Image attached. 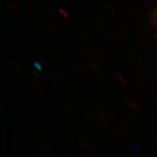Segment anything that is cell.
<instances>
[{"label":"cell","mask_w":157,"mask_h":157,"mask_svg":"<svg viewBox=\"0 0 157 157\" xmlns=\"http://www.w3.org/2000/svg\"><path fill=\"white\" fill-rule=\"evenodd\" d=\"M56 5H57V6H58V7H62V4L60 3L59 2H57V3H56Z\"/></svg>","instance_id":"cell-56"},{"label":"cell","mask_w":157,"mask_h":157,"mask_svg":"<svg viewBox=\"0 0 157 157\" xmlns=\"http://www.w3.org/2000/svg\"><path fill=\"white\" fill-rule=\"evenodd\" d=\"M48 77H50L51 79H52L53 81H56V78H55V77H54L52 75V73H48Z\"/></svg>","instance_id":"cell-34"},{"label":"cell","mask_w":157,"mask_h":157,"mask_svg":"<svg viewBox=\"0 0 157 157\" xmlns=\"http://www.w3.org/2000/svg\"><path fill=\"white\" fill-rule=\"evenodd\" d=\"M48 118H49V119H50V120H51V121H52V122H55V123L56 122V120L55 119V118L52 117V116H49Z\"/></svg>","instance_id":"cell-45"},{"label":"cell","mask_w":157,"mask_h":157,"mask_svg":"<svg viewBox=\"0 0 157 157\" xmlns=\"http://www.w3.org/2000/svg\"><path fill=\"white\" fill-rule=\"evenodd\" d=\"M68 50H69V51H70V52H71V55H73V56H75V57H77V55H76V53L74 52V51H73V50H71V49H70V48H69L68 49Z\"/></svg>","instance_id":"cell-35"},{"label":"cell","mask_w":157,"mask_h":157,"mask_svg":"<svg viewBox=\"0 0 157 157\" xmlns=\"http://www.w3.org/2000/svg\"><path fill=\"white\" fill-rule=\"evenodd\" d=\"M83 98H84L86 100H87V101H88V102H89V103H92V101H91V100H90V98H88L87 96L84 95V96H83Z\"/></svg>","instance_id":"cell-36"},{"label":"cell","mask_w":157,"mask_h":157,"mask_svg":"<svg viewBox=\"0 0 157 157\" xmlns=\"http://www.w3.org/2000/svg\"><path fill=\"white\" fill-rule=\"evenodd\" d=\"M33 19L34 20V21H35L37 24H39V25H40L41 24V22H39V19L38 18H37L36 17H33Z\"/></svg>","instance_id":"cell-33"},{"label":"cell","mask_w":157,"mask_h":157,"mask_svg":"<svg viewBox=\"0 0 157 157\" xmlns=\"http://www.w3.org/2000/svg\"><path fill=\"white\" fill-rule=\"evenodd\" d=\"M35 121H36V122H39V123H40V124H42L41 122H40V120H39V119H35Z\"/></svg>","instance_id":"cell-55"},{"label":"cell","mask_w":157,"mask_h":157,"mask_svg":"<svg viewBox=\"0 0 157 157\" xmlns=\"http://www.w3.org/2000/svg\"><path fill=\"white\" fill-rule=\"evenodd\" d=\"M58 11H59V13H60L62 15L63 17H65V18H68V14L66 13V11H65L64 9H62V8H59V9H58Z\"/></svg>","instance_id":"cell-3"},{"label":"cell","mask_w":157,"mask_h":157,"mask_svg":"<svg viewBox=\"0 0 157 157\" xmlns=\"http://www.w3.org/2000/svg\"><path fill=\"white\" fill-rule=\"evenodd\" d=\"M79 68H80V70H81V71L82 72V73H85V74L86 75H87V76H88V77H89L90 76V75L89 74H88V71L85 70V69L84 68V67H83L82 66H79Z\"/></svg>","instance_id":"cell-14"},{"label":"cell","mask_w":157,"mask_h":157,"mask_svg":"<svg viewBox=\"0 0 157 157\" xmlns=\"http://www.w3.org/2000/svg\"><path fill=\"white\" fill-rule=\"evenodd\" d=\"M121 25L123 26L125 29H128V28H127V27H126V25H125L124 24V23H123V22H121Z\"/></svg>","instance_id":"cell-52"},{"label":"cell","mask_w":157,"mask_h":157,"mask_svg":"<svg viewBox=\"0 0 157 157\" xmlns=\"http://www.w3.org/2000/svg\"><path fill=\"white\" fill-rule=\"evenodd\" d=\"M26 3H27L28 4H29V6H33V3L31 1V0H26Z\"/></svg>","instance_id":"cell-42"},{"label":"cell","mask_w":157,"mask_h":157,"mask_svg":"<svg viewBox=\"0 0 157 157\" xmlns=\"http://www.w3.org/2000/svg\"><path fill=\"white\" fill-rule=\"evenodd\" d=\"M111 133L114 136H115L116 137H119V134H118L117 132L116 131H115L114 130H111Z\"/></svg>","instance_id":"cell-37"},{"label":"cell","mask_w":157,"mask_h":157,"mask_svg":"<svg viewBox=\"0 0 157 157\" xmlns=\"http://www.w3.org/2000/svg\"><path fill=\"white\" fill-rule=\"evenodd\" d=\"M63 75H65V76H66V77L67 78H69V79H70V78H70V76H69V75H67V73H66V72H64V73H63Z\"/></svg>","instance_id":"cell-50"},{"label":"cell","mask_w":157,"mask_h":157,"mask_svg":"<svg viewBox=\"0 0 157 157\" xmlns=\"http://www.w3.org/2000/svg\"><path fill=\"white\" fill-rule=\"evenodd\" d=\"M24 151H25L26 153H28V154H29V155H32V153L31 152V151L30 150H29L28 148H24Z\"/></svg>","instance_id":"cell-43"},{"label":"cell","mask_w":157,"mask_h":157,"mask_svg":"<svg viewBox=\"0 0 157 157\" xmlns=\"http://www.w3.org/2000/svg\"><path fill=\"white\" fill-rule=\"evenodd\" d=\"M13 2L14 4H15L16 6H17L18 7H19L20 6H20V4H19V3H18L17 1H15V0H14V1H13Z\"/></svg>","instance_id":"cell-48"},{"label":"cell","mask_w":157,"mask_h":157,"mask_svg":"<svg viewBox=\"0 0 157 157\" xmlns=\"http://www.w3.org/2000/svg\"><path fill=\"white\" fill-rule=\"evenodd\" d=\"M45 9L47 10V12H48V13H49V14H51V15H52V16L54 15V13H52V11H51V9H49L48 8H47V7H45Z\"/></svg>","instance_id":"cell-40"},{"label":"cell","mask_w":157,"mask_h":157,"mask_svg":"<svg viewBox=\"0 0 157 157\" xmlns=\"http://www.w3.org/2000/svg\"><path fill=\"white\" fill-rule=\"evenodd\" d=\"M108 116H109V117L111 119H112L113 121H116V119H115V117L113 115H111V114H108Z\"/></svg>","instance_id":"cell-38"},{"label":"cell","mask_w":157,"mask_h":157,"mask_svg":"<svg viewBox=\"0 0 157 157\" xmlns=\"http://www.w3.org/2000/svg\"><path fill=\"white\" fill-rule=\"evenodd\" d=\"M33 131L35 132V133H36L37 135H41V133L40 132H39V130H37V128H33Z\"/></svg>","instance_id":"cell-32"},{"label":"cell","mask_w":157,"mask_h":157,"mask_svg":"<svg viewBox=\"0 0 157 157\" xmlns=\"http://www.w3.org/2000/svg\"><path fill=\"white\" fill-rule=\"evenodd\" d=\"M92 49H93V51H94V52H95V55H98V56H103L102 53L101 52V51H100V49H99V48H97V47H93V48H92Z\"/></svg>","instance_id":"cell-5"},{"label":"cell","mask_w":157,"mask_h":157,"mask_svg":"<svg viewBox=\"0 0 157 157\" xmlns=\"http://www.w3.org/2000/svg\"><path fill=\"white\" fill-rule=\"evenodd\" d=\"M86 118H87V119H88V121H90L91 122H92V123H96V120L93 119V118H92L90 116L86 115Z\"/></svg>","instance_id":"cell-17"},{"label":"cell","mask_w":157,"mask_h":157,"mask_svg":"<svg viewBox=\"0 0 157 157\" xmlns=\"http://www.w3.org/2000/svg\"><path fill=\"white\" fill-rule=\"evenodd\" d=\"M50 58H51V60L54 62V63H55L56 64H58V60H56V59L54 58V57H52V56H50Z\"/></svg>","instance_id":"cell-31"},{"label":"cell","mask_w":157,"mask_h":157,"mask_svg":"<svg viewBox=\"0 0 157 157\" xmlns=\"http://www.w3.org/2000/svg\"><path fill=\"white\" fill-rule=\"evenodd\" d=\"M33 66L34 68H36V70H37L38 71H43L41 63L39 62H33Z\"/></svg>","instance_id":"cell-2"},{"label":"cell","mask_w":157,"mask_h":157,"mask_svg":"<svg viewBox=\"0 0 157 157\" xmlns=\"http://www.w3.org/2000/svg\"><path fill=\"white\" fill-rule=\"evenodd\" d=\"M98 117H100V119L102 121V122H106V123H107V120H106V119H105V118L104 117V116H103V115H101V114H99V115H98Z\"/></svg>","instance_id":"cell-22"},{"label":"cell","mask_w":157,"mask_h":157,"mask_svg":"<svg viewBox=\"0 0 157 157\" xmlns=\"http://www.w3.org/2000/svg\"><path fill=\"white\" fill-rule=\"evenodd\" d=\"M11 63H12V65L14 67H15V68H17V69H18V70H21V66H20L18 64V63L15 62V61H14V60H12L11 62Z\"/></svg>","instance_id":"cell-10"},{"label":"cell","mask_w":157,"mask_h":157,"mask_svg":"<svg viewBox=\"0 0 157 157\" xmlns=\"http://www.w3.org/2000/svg\"><path fill=\"white\" fill-rule=\"evenodd\" d=\"M43 126V127L44 128H45L46 129V130H47L48 131H49V132H51V129L50 128H48V126H47V125H46V124H41Z\"/></svg>","instance_id":"cell-41"},{"label":"cell","mask_w":157,"mask_h":157,"mask_svg":"<svg viewBox=\"0 0 157 157\" xmlns=\"http://www.w3.org/2000/svg\"><path fill=\"white\" fill-rule=\"evenodd\" d=\"M91 66L92 67V68L94 69V70L97 72V73H100V68L98 67L96 63H95L94 62H92L91 63Z\"/></svg>","instance_id":"cell-4"},{"label":"cell","mask_w":157,"mask_h":157,"mask_svg":"<svg viewBox=\"0 0 157 157\" xmlns=\"http://www.w3.org/2000/svg\"><path fill=\"white\" fill-rule=\"evenodd\" d=\"M9 6H11V7L13 9H14V11H16L17 12H18V11H19V8H18L13 2H10L9 4Z\"/></svg>","instance_id":"cell-6"},{"label":"cell","mask_w":157,"mask_h":157,"mask_svg":"<svg viewBox=\"0 0 157 157\" xmlns=\"http://www.w3.org/2000/svg\"><path fill=\"white\" fill-rule=\"evenodd\" d=\"M73 67L75 69V70L77 71V72H78V73H80L81 71V70H80V68L79 67H78L76 65H75V64H73Z\"/></svg>","instance_id":"cell-29"},{"label":"cell","mask_w":157,"mask_h":157,"mask_svg":"<svg viewBox=\"0 0 157 157\" xmlns=\"http://www.w3.org/2000/svg\"><path fill=\"white\" fill-rule=\"evenodd\" d=\"M14 60H15V62L18 63H18H19V64H21V63H22V62H21V60H18V58H15V59H14Z\"/></svg>","instance_id":"cell-46"},{"label":"cell","mask_w":157,"mask_h":157,"mask_svg":"<svg viewBox=\"0 0 157 157\" xmlns=\"http://www.w3.org/2000/svg\"><path fill=\"white\" fill-rule=\"evenodd\" d=\"M97 15H98V18H99L102 22H106V18L104 16H103L102 14H97Z\"/></svg>","instance_id":"cell-16"},{"label":"cell","mask_w":157,"mask_h":157,"mask_svg":"<svg viewBox=\"0 0 157 157\" xmlns=\"http://www.w3.org/2000/svg\"><path fill=\"white\" fill-rule=\"evenodd\" d=\"M101 124H102V125L104 126L106 129H107V130H110V127L108 126V124L106 123V122H101Z\"/></svg>","instance_id":"cell-28"},{"label":"cell","mask_w":157,"mask_h":157,"mask_svg":"<svg viewBox=\"0 0 157 157\" xmlns=\"http://www.w3.org/2000/svg\"><path fill=\"white\" fill-rule=\"evenodd\" d=\"M98 109H99V111L101 112V113H104V111H103V109H101V108H100V107H98Z\"/></svg>","instance_id":"cell-53"},{"label":"cell","mask_w":157,"mask_h":157,"mask_svg":"<svg viewBox=\"0 0 157 157\" xmlns=\"http://www.w3.org/2000/svg\"><path fill=\"white\" fill-rule=\"evenodd\" d=\"M42 149H43V151L45 152V153H46L47 154H48V155H52V152L49 150V149H48L47 148H46V147H43L42 148Z\"/></svg>","instance_id":"cell-15"},{"label":"cell","mask_w":157,"mask_h":157,"mask_svg":"<svg viewBox=\"0 0 157 157\" xmlns=\"http://www.w3.org/2000/svg\"><path fill=\"white\" fill-rule=\"evenodd\" d=\"M117 37L118 38H119V39H120V40H121V41H122V42H123V41H124V39H122V36H121V35H119V34H117Z\"/></svg>","instance_id":"cell-44"},{"label":"cell","mask_w":157,"mask_h":157,"mask_svg":"<svg viewBox=\"0 0 157 157\" xmlns=\"http://www.w3.org/2000/svg\"><path fill=\"white\" fill-rule=\"evenodd\" d=\"M107 7H109V9L111 10V11L113 12V13H115V9H114V8L110 4H109V3H107Z\"/></svg>","instance_id":"cell-26"},{"label":"cell","mask_w":157,"mask_h":157,"mask_svg":"<svg viewBox=\"0 0 157 157\" xmlns=\"http://www.w3.org/2000/svg\"><path fill=\"white\" fill-rule=\"evenodd\" d=\"M92 26H94L95 28H96V29L97 31H99V32H100V30H101V29H100V26L98 25L97 24H96L95 22H92Z\"/></svg>","instance_id":"cell-20"},{"label":"cell","mask_w":157,"mask_h":157,"mask_svg":"<svg viewBox=\"0 0 157 157\" xmlns=\"http://www.w3.org/2000/svg\"><path fill=\"white\" fill-rule=\"evenodd\" d=\"M64 110L67 113H68L69 115H71V116L74 115V113H73L70 109H69V108H65Z\"/></svg>","instance_id":"cell-19"},{"label":"cell","mask_w":157,"mask_h":157,"mask_svg":"<svg viewBox=\"0 0 157 157\" xmlns=\"http://www.w3.org/2000/svg\"><path fill=\"white\" fill-rule=\"evenodd\" d=\"M78 139L79 140V141H81L80 145L82 147H83V148L85 149H87V150H92V147L89 144V143H88V142L84 138V137L82 136H78Z\"/></svg>","instance_id":"cell-1"},{"label":"cell","mask_w":157,"mask_h":157,"mask_svg":"<svg viewBox=\"0 0 157 157\" xmlns=\"http://www.w3.org/2000/svg\"><path fill=\"white\" fill-rule=\"evenodd\" d=\"M14 74L17 75L19 78H23V77H22V75H21V73H20V72H18V71L14 70Z\"/></svg>","instance_id":"cell-24"},{"label":"cell","mask_w":157,"mask_h":157,"mask_svg":"<svg viewBox=\"0 0 157 157\" xmlns=\"http://www.w3.org/2000/svg\"><path fill=\"white\" fill-rule=\"evenodd\" d=\"M21 36H22V37H23L24 39H25L27 41H29V39H28V37H26L25 35H24L23 33H22V34H21Z\"/></svg>","instance_id":"cell-47"},{"label":"cell","mask_w":157,"mask_h":157,"mask_svg":"<svg viewBox=\"0 0 157 157\" xmlns=\"http://www.w3.org/2000/svg\"><path fill=\"white\" fill-rule=\"evenodd\" d=\"M34 88H35L36 90H37L39 93H40L41 94H43V90L41 89V88H40V87L38 86H36L35 87H34Z\"/></svg>","instance_id":"cell-21"},{"label":"cell","mask_w":157,"mask_h":157,"mask_svg":"<svg viewBox=\"0 0 157 157\" xmlns=\"http://www.w3.org/2000/svg\"><path fill=\"white\" fill-rule=\"evenodd\" d=\"M10 11H11V13H13L14 14V15H16V16H18V14H17V12L16 11H14V9H13L12 8H11V9H10Z\"/></svg>","instance_id":"cell-39"},{"label":"cell","mask_w":157,"mask_h":157,"mask_svg":"<svg viewBox=\"0 0 157 157\" xmlns=\"http://www.w3.org/2000/svg\"><path fill=\"white\" fill-rule=\"evenodd\" d=\"M97 75H98V77L100 78V79H101L103 81H107V78L101 72L100 73H97Z\"/></svg>","instance_id":"cell-7"},{"label":"cell","mask_w":157,"mask_h":157,"mask_svg":"<svg viewBox=\"0 0 157 157\" xmlns=\"http://www.w3.org/2000/svg\"><path fill=\"white\" fill-rule=\"evenodd\" d=\"M33 74L34 75H36L37 77H39V75L37 74V73L36 71H33Z\"/></svg>","instance_id":"cell-51"},{"label":"cell","mask_w":157,"mask_h":157,"mask_svg":"<svg viewBox=\"0 0 157 157\" xmlns=\"http://www.w3.org/2000/svg\"><path fill=\"white\" fill-rule=\"evenodd\" d=\"M105 31H106V33H107V34L108 37H110V38H111V39H114V38H115L114 35H113V33L109 30V29H105Z\"/></svg>","instance_id":"cell-8"},{"label":"cell","mask_w":157,"mask_h":157,"mask_svg":"<svg viewBox=\"0 0 157 157\" xmlns=\"http://www.w3.org/2000/svg\"><path fill=\"white\" fill-rule=\"evenodd\" d=\"M71 156H72V157H77V156H75V155H72Z\"/></svg>","instance_id":"cell-58"},{"label":"cell","mask_w":157,"mask_h":157,"mask_svg":"<svg viewBox=\"0 0 157 157\" xmlns=\"http://www.w3.org/2000/svg\"><path fill=\"white\" fill-rule=\"evenodd\" d=\"M5 91H6L7 94H8V95L9 96V97L11 98V99H13V100H14V97H13V93L10 91L8 88H6V89H5Z\"/></svg>","instance_id":"cell-12"},{"label":"cell","mask_w":157,"mask_h":157,"mask_svg":"<svg viewBox=\"0 0 157 157\" xmlns=\"http://www.w3.org/2000/svg\"><path fill=\"white\" fill-rule=\"evenodd\" d=\"M39 62H40L41 64H43L45 67H47L48 66V64H47V62L45 60H44L43 58H39Z\"/></svg>","instance_id":"cell-9"},{"label":"cell","mask_w":157,"mask_h":157,"mask_svg":"<svg viewBox=\"0 0 157 157\" xmlns=\"http://www.w3.org/2000/svg\"><path fill=\"white\" fill-rule=\"evenodd\" d=\"M26 78H27L28 80H29V81H30V82H32V83H36V81L34 80L33 78L32 77H30V76H27Z\"/></svg>","instance_id":"cell-23"},{"label":"cell","mask_w":157,"mask_h":157,"mask_svg":"<svg viewBox=\"0 0 157 157\" xmlns=\"http://www.w3.org/2000/svg\"><path fill=\"white\" fill-rule=\"evenodd\" d=\"M55 145H56V146L58 147V149H60V150H63V147H62L61 145L59 144L58 143V142H55Z\"/></svg>","instance_id":"cell-30"},{"label":"cell","mask_w":157,"mask_h":157,"mask_svg":"<svg viewBox=\"0 0 157 157\" xmlns=\"http://www.w3.org/2000/svg\"><path fill=\"white\" fill-rule=\"evenodd\" d=\"M78 52H79V54L80 55L83 57V58H87V56L85 55V53L83 52V51H81V50H78Z\"/></svg>","instance_id":"cell-25"},{"label":"cell","mask_w":157,"mask_h":157,"mask_svg":"<svg viewBox=\"0 0 157 157\" xmlns=\"http://www.w3.org/2000/svg\"><path fill=\"white\" fill-rule=\"evenodd\" d=\"M78 32L82 36V37H84V38H86V33L83 32L82 29H78Z\"/></svg>","instance_id":"cell-18"},{"label":"cell","mask_w":157,"mask_h":157,"mask_svg":"<svg viewBox=\"0 0 157 157\" xmlns=\"http://www.w3.org/2000/svg\"><path fill=\"white\" fill-rule=\"evenodd\" d=\"M122 127H123L124 128V130H126L127 132L128 131V128H127L126 126H124V125H122Z\"/></svg>","instance_id":"cell-54"},{"label":"cell","mask_w":157,"mask_h":157,"mask_svg":"<svg viewBox=\"0 0 157 157\" xmlns=\"http://www.w3.org/2000/svg\"><path fill=\"white\" fill-rule=\"evenodd\" d=\"M100 92H101V94H102L103 95H104V96H106V94H105V92H103L102 90H101V91H100Z\"/></svg>","instance_id":"cell-57"},{"label":"cell","mask_w":157,"mask_h":157,"mask_svg":"<svg viewBox=\"0 0 157 157\" xmlns=\"http://www.w3.org/2000/svg\"><path fill=\"white\" fill-rule=\"evenodd\" d=\"M117 78H118V79H119V81H121V82H124V83H125L126 82V81H125V79H124V78L122 77L121 75H120V74H117Z\"/></svg>","instance_id":"cell-11"},{"label":"cell","mask_w":157,"mask_h":157,"mask_svg":"<svg viewBox=\"0 0 157 157\" xmlns=\"http://www.w3.org/2000/svg\"><path fill=\"white\" fill-rule=\"evenodd\" d=\"M78 11H79L81 13H82L83 14H85V16L87 15V14H86V13L85 11V10L83 9H82L81 7H78Z\"/></svg>","instance_id":"cell-27"},{"label":"cell","mask_w":157,"mask_h":157,"mask_svg":"<svg viewBox=\"0 0 157 157\" xmlns=\"http://www.w3.org/2000/svg\"><path fill=\"white\" fill-rule=\"evenodd\" d=\"M24 7L25 8H26L28 11H31V9L29 8V7H28V6H27V5H26V4H24Z\"/></svg>","instance_id":"cell-49"},{"label":"cell","mask_w":157,"mask_h":157,"mask_svg":"<svg viewBox=\"0 0 157 157\" xmlns=\"http://www.w3.org/2000/svg\"><path fill=\"white\" fill-rule=\"evenodd\" d=\"M55 76H56V77L58 78V79L59 80V81H60L61 82H64V80H63V78L60 75H59L58 74V73H55Z\"/></svg>","instance_id":"cell-13"}]
</instances>
